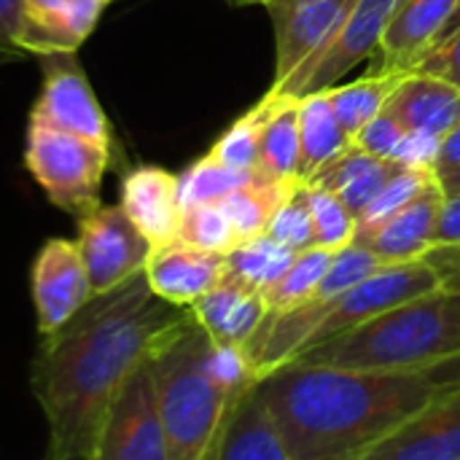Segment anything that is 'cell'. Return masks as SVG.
<instances>
[{"label":"cell","instance_id":"7402d4cb","mask_svg":"<svg viewBox=\"0 0 460 460\" xmlns=\"http://www.w3.org/2000/svg\"><path fill=\"white\" fill-rule=\"evenodd\" d=\"M259 129V175L272 183H299V100L264 97Z\"/></svg>","mask_w":460,"mask_h":460},{"label":"cell","instance_id":"f1b7e54d","mask_svg":"<svg viewBox=\"0 0 460 460\" xmlns=\"http://www.w3.org/2000/svg\"><path fill=\"white\" fill-rule=\"evenodd\" d=\"M256 172H243L234 167H226L224 162L213 159L210 154L194 162L181 178V208L189 205H205V202H221L234 189L251 183Z\"/></svg>","mask_w":460,"mask_h":460},{"label":"cell","instance_id":"d590c367","mask_svg":"<svg viewBox=\"0 0 460 460\" xmlns=\"http://www.w3.org/2000/svg\"><path fill=\"white\" fill-rule=\"evenodd\" d=\"M407 137V129L399 124V119H394L385 108L353 137V146L361 148L369 156L377 159H394L402 140Z\"/></svg>","mask_w":460,"mask_h":460},{"label":"cell","instance_id":"3957f363","mask_svg":"<svg viewBox=\"0 0 460 460\" xmlns=\"http://www.w3.org/2000/svg\"><path fill=\"white\" fill-rule=\"evenodd\" d=\"M460 358V299L426 294L302 350L294 364L353 372H418Z\"/></svg>","mask_w":460,"mask_h":460},{"label":"cell","instance_id":"ee69618b","mask_svg":"<svg viewBox=\"0 0 460 460\" xmlns=\"http://www.w3.org/2000/svg\"><path fill=\"white\" fill-rule=\"evenodd\" d=\"M456 32H460V3H458V8L453 11V16H450V22L445 24V30H442V35H439V40L437 43H442V40H447V38H453ZM434 43V46H437Z\"/></svg>","mask_w":460,"mask_h":460},{"label":"cell","instance_id":"bcb514c9","mask_svg":"<svg viewBox=\"0 0 460 460\" xmlns=\"http://www.w3.org/2000/svg\"><path fill=\"white\" fill-rule=\"evenodd\" d=\"M111 3H113V0H111Z\"/></svg>","mask_w":460,"mask_h":460},{"label":"cell","instance_id":"9c48e42d","mask_svg":"<svg viewBox=\"0 0 460 460\" xmlns=\"http://www.w3.org/2000/svg\"><path fill=\"white\" fill-rule=\"evenodd\" d=\"M43 86L32 105L30 124H43L111 148V124L100 108L75 51L43 54Z\"/></svg>","mask_w":460,"mask_h":460},{"label":"cell","instance_id":"5bb4252c","mask_svg":"<svg viewBox=\"0 0 460 460\" xmlns=\"http://www.w3.org/2000/svg\"><path fill=\"white\" fill-rule=\"evenodd\" d=\"M143 272L159 299L175 307H191L224 280L226 256L172 240L151 251Z\"/></svg>","mask_w":460,"mask_h":460},{"label":"cell","instance_id":"f546056e","mask_svg":"<svg viewBox=\"0 0 460 460\" xmlns=\"http://www.w3.org/2000/svg\"><path fill=\"white\" fill-rule=\"evenodd\" d=\"M178 240L210 253H229L240 245L226 213L221 210L218 202H205V205H189L181 213V226H178Z\"/></svg>","mask_w":460,"mask_h":460},{"label":"cell","instance_id":"6da1fadb","mask_svg":"<svg viewBox=\"0 0 460 460\" xmlns=\"http://www.w3.org/2000/svg\"><path fill=\"white\" fill-rule=\"evenodd\" d=\"M186 313L159 299L140 272L38 340L30 388L49 431L43 460H92L119 391Z\"/></svg>","mask_w":460,"mask_h":460},{"label":"cell","instance_id":"d6986e66","mask_svg":"<svg viewBox=\"0 0 460 460\" xmlns=\"http://www.w3.org/2000/svg\"><path fill=\"white\" fill-rule=\"evenodd\" d=\"M385 111L399 119L407 132L442 140L458 121L460 89L426 73H407L388 97Z\"/></svg>","mask_w":460,"mask_h":460},{"label":"cell","instance_id":"5b68a950","mask_svg":"<svg viewBox=\"0 0 460 460\" xmlns=\"http://www.w3.org/2000/svg\"><path fill=\"white\" fill-rule=\"evenodd\" d=\"M111 148L92 140L30 124L24 164L46 197L78 221L94 213L100 202V183L108 167Z\"/></svg>","mask_w":460,"mask_h":460},{"label":"cell","instance_id":"cb8c5ba5","mask_svg":"<svg viewBox=\"0 0 460 460\" xmlns=\"http://www.w3.org/2000/svg\"><path fill=\"white\" fill-rule=\"evenodd\" d=\"M213 460H288L253 388L232 407Z\"/></svg>","mask_w":460,"mask_h":460},{"label":"cell","instance_id":"83f0119b","mask_svg":"<svg viewBox=\"0 0 460 460\" xmlns=\"http://www.w3.org/2000/svg\"><path fill=\"white\" fill-rule=\"evenodd\" d=\"M332 251H323V248H310V251H302L296 253L294 264L288 267V272L272 286L267 288L261 296L267 302L270 310L275 313H283V310H291L307 299H313L315 288L321 286L329 264H332Z\"/></svg>","mask_w":460,"mask_h":460},{"label":"cell","instance_id":"7dc6e473","mask_svg":"<svg viewBox=\"0 0 460 460\" xmlns=\"http://www.w3.org/2000/svg\"><path fill=\"white\" fill-rule=\"evenodd\" d=\"M458 299H460V296H458Z\"/></svg>","mask_w":460,"mask_h":460},{"label":"cell","instance_id":"7c38bea8","mask_svg":"<svg viewBox=\"0 0 460 460\" xmlns=\"http://www.w3.org/2000/svg\"><path fill=\"white\" fill-rule=\"evenodd\" d=\"M30 291L40 337L62 329L94 296L75 240L51 237L43 243L32 261Z\"/></svg>","mask_w":460,"mask_h":460},{"label":"cell","instance_id":"484cf974","mask_svg":"<svg viewBox=\"0 0 460 460\" xmlns=\"http://www.w3.org/2000/svg\"><path fill=\"white\" fill-rule=\"evenodd\" d=\"M294 186L296 183H272V181L256 175L251 183L226 194L218 205L226 213L237 240L245 243V240L261 237L267 232L270 218L275 216V210L291 194Z\"/></svg>","mask_w":460,"mask_h":460},{"label":"cell","instance_id":"d6a6232c","mask_svg":"<svg viewBox=\"0 0 460 460\" xmlns=\"http://www.w3.org/2000/svg\"><path fill=\"white\" fill-rule=\"evenodd\" d=\"M264 234L270 240L291 248L294 253L315 248V229H313L310 199H307V186L305 183H296L291 189V194L280 202V208L270 218Z\"/></svg>","mask_w":460,"mask_h":460},{"label":"cell","instance_id":"277c9868","mask_svg":"<svg viewBox=\"0 0 460 460\" xmlns=\"http://www.w3.org/2000/svg\"><path fill=\"white\" fill-rule=\"evenodd\" d=\"M210 337L189 310L148 356L170 460H213L237 404L210 375Z\"/></svg>","mask_w":460,"mask_h":460},{"label":"cell","instance_id":"603a6c76","mask_svg":"<svg viewBox=\"0 0 460 460\" xmlns=\"http://www.w3.org/2000/svg\"><path fill=\"white\" fill-rule=\"evenodd\" d=\"M353 146V137L340 127L329 94H307L299 100V183H310L332 159L345 154Z\"/></svg>","mask_w":460,"mask_h":460},{"label":"cell","instance_id":"9a60e30c","mask_svg":"<svg viewBox=\"0 0 460 460\" xmlns=\"http://www.w3.org/2000/svg\"><path fill=\"white\" fill-rule=\"evenodd\" d=\"M358 460H460V388L429 404Z\"/></svg>","mask_w":460,"mask_h":460},{"label":"cell","instance_id":"836d02e7","mask_svg":"<svg viewBox=\"0 0 460 460\" xmlns=\"http://www.w3.org/2000/svg\"><path fill=\"white\" fill-rule=\"evenodd\" d=\"M264 119V102L253 105L243 119H237L210 148V156L226 167L259 175V129Z\"/></svg>","mask_w":460,"mask_h":460},{"label":"cell","instance_id":"7bdbcfd3","mask_svg":"<svg viewBox=\"0 0 460 460\" xmlns=\"http://www.w3.org/2000/svg\"><path fill=\"white\" fill-rule=\"evenodd\" d=\"M442 189H445V197H453V194H460V167L450 170L447 175L439 178Z\"/></svg>","mask_w":460,"mask_h":460},{"label":"cell","instance_id":"ab89813d","mask_svg":"<svg viewBox=\"0 0 460 460\" xmlns=\"http://www.w3.org/2000/svg\"><path fill=\"white\" fill-rule=\"evenodd\" d=\"M439 143H442L439 137L407 132V137L402 140L394 162H399L404 167H429V170H434V162H437V154H439Z\"/></svg>","mask_w":460,"mask_h":460},{"label":"cell","instance_id":"ffe728a7","mask_svg":"<svg viewBox=\"0 0 460 460\" xmlns=\"http://www.w3.org/2000/svg\"><path fill=\"white\" fill-rule=\"evenodd\" d=\"M191 315L205 329L210 342L216 345H240L245 348L251 337L264 323L270 307L261 294L224 278L213 291H208L202 299H197L191 307Z\"/></svg>","mask_w":460,"mask_h":460},{"label":"cell","instance_id":"74e56055","mask_svg":"<svg viewBox=\"0 0 460 460\" xmlns=\"http://www.w3.org/2000/svg\"><path fill=\"white\" fill-rule=\"evenodd\" d=\"M423 261L434 270L439 280V291L460 296V243H439L434 245Z\"/></svg>","mask_w":460,"mask_h":460},{"label":"cell","instance_id":"2e32d148","mask_svg":"<svg viewBox=\"0 0 460 460\" xmlns=\"http://www.w3.org/2000/svg\"><path fill=\"white\" fill-rule=\"evenodd\" d=\"M119 205L154 248L178 240L183 213L178 175L154 164L135 167L121 181Z\"/></svg>","mask_w":460,"mask_h":460},{"label":"cell","instance_id":"f6af8a7d","mask_svg":"<svg viewBox=\"0 0 460 460\" xmlns=\"http://www.w3.org/2000/svg\"><path fill=\"white\" fill-rule=\"evenodd\" d=\"M229 5H264L267 0H226Z\"/></svg>","mask_w":460,"mask_h":460},{"label":"cell","instance_id":"8992f818","mask_svg":"<svg viewBox=\"0 0 460 460\" xmlns=\"http://www.w3.org/2000/svg\"><path fill=\"white\" fill-rule=\"evenodd\" d=\"M402 0H356L350 16L340 27V32L288 81L272 86L270 97H294L302 100L307 94L329 92L348 75L358 62L380 51L383 32Z\"/></svg>","mask_w":460,"mask_h":460},{"label":"cell","instance_id":"44dd1931","mask_svg":"<svg viewBox=\"0 0 460 460\" xmlns=\"http://www.w3.org/2000/svg\"><path fill=\"white\" fill-rule=\"evenodd\" d=\"M402 167L404 164H399L394 159H377V156H369L361 148L350 146L345 154L332 159L307 186L326 189V191L337 194L358 224L364 210L375 202V197L385 189V183Z\"/></svg>","mask_w":460,"mask_h":460},{"label":"cell","instance_id":"8fae6325","mask_svg":"<svg viewBox=\"0 0 460 460\" xmlns=\"http://www.w3.org/2000/svg\"><path fill=\"white\" fill-rule=\"evenodd\" d=\"M356 0H267L275 30V81L280 86L307 65L345 24Z\"/></svg>","mask_w":460,"mask_h":460},{"label":"cell","instance_id":"ba28073f","mask_svg":"<svg viewBox=\"0 0 460 460\" xmlns=\"http://www.w3.org/2000/svg\"><path fill=\"white\" fill-rule=\"evenodd\" d=\"M434 291H439V280L423 259L402 261V264H383L377 272H372L367 280H361L358 286H353L350 291H345L329 305L326 318L315 329L307 348L326 342L348 329H356L358 323L380 313H388L404 302L420 299Z\"/></svg>","mask_w":460,"mask_h":460},{"label":"cell","instance_id":"60d3db41","mask_svg":"<svg viewBox=\"0 0 460 460\" xmlns=\"http://www.w3.org/2000/svg\"><path fill=\"white\" fill-rule=\"evenodd\" d=\"M456 167H460V116L458 121L453 124V129L439 143V154H437V162H434V175L442 178Z\"/></svg>","mask_w":460,"mask_h":460},{"label":"cell","instance_id":"7a4b0ae2","mask_svg":"<svg viewBox=\"0 0 460 460\" xmlns=\"http://www.w3.org/2000/svg\"><path fill=\"white\" fill-rule=\"evenodd\" d=\"M460 388V358L418 372L283 364L253 385L288 460H358Z\"/></svg>","mask_w":460,"mask_h":460},{"label":"cell","instance_id":"4316f807","mask_svg":"<svg viewBox=\"0 0 460 460\" xmlns=\"http://www.w3.org/2000/svg\"><path fill=\"white\" fill-rule=\"evenodd\" d=\"M294 259H296V253L291 248L261 234V237L240 243L234 251L226 253V275L224 278H229L256 294H264L288 272Z\"/></svg>","mask_w":460,"mask_h":460},{"label":"cell","instance_id":"4fadbf2b","mask_svg":"<svg viewBox=\"0 0 460 460\" xmlns=\"http://www.w3.org/2000/svg\"><path fill=\"white\" fill-rule=\"evenodd\" d=\"M445 205V189L439 178L423 189L412 202L396 210L372 232L356 234V245L369 248L383 264H402L423 259L437 245V226Z\"/></svg>","mask_w":460,"mask_h":460},{"label":"cell","instance_id":"ac0fdd59","mask_svg":"<svg viewBox=\"0 0 460 460\" xmlns=\"http://www.w3.org/2000/svg\"><path fill=\"white\" fill-rule=\"evenodd\" d=\"M460 0H402L380 40V73H412L434 49Z\"/></svg>","mask_w":460,"mask_h":460},{"label":"cell","instance_id":"8d00e7d4","mask_svg":"<svg viewBox=\"0 0 460 460\" xmlns=\"http://www.w3.org/2000/svg\"><path fill=\"white\" fill-rule=\"evenodd\" d=\"M412 73H426V75L442 78V81L460 89V32H456L453 38H447L442 43H437L434 49H429L418 59Z\"/></svg>","mask_w":460,"mask_h":460},{"label":"cell","instance_id":"52a82bcc","mask_svg":"<svg viewBox=\"0 0 460 460\" xmlns=\"http://www.w3.org/2000/svg\"><path fill=\"white\" fill-rule=\"evenodd\" d=\"M92 460H170L151 358L132 372L111 404Z\"/></svg>","mask_w":460,"mask_h":460},{"label":"cell","instance_id":"b9f144b4","mask_svg":"<svg viewBox=\"0 0 460 460\" xmlns=\"http://www.w3.org/2000/svg\"><path fill=\"white\" fill-rule=\"evenodd\" d=\"M439 243H460V194L445 197L437 226V245Z\"/></svg>","mask_w":460,"mask_h":460},{"label":"cell","instance_id":"e575fe53","mask_svg":"<svg viewBox=\"0 0 460 460\" xmlns=\"http://www.w3.org/2000/svg\"><path fill=\"white\" fill-rule=\"evenodd\" d=\"M380 267H383V261L369 248L350 243L348 248H342V251H337L332 256V264H329L321 286L315 288L313 299H318V302H334L337 296H342L345 291H350L353 286H358L361 280H367Z\"/></svg>","mask_w":460,"mask_h":460},{"label":"cell","instance_id":"1f68e13d","mask_svg":"<svg viewBox=\"0 0 460 460\" xmlns=\"http://www.w3.org/2000/svg\"><path fill=\"white\" fill-rule=\"evenodd\" d=\"M437 181L434 170L429 167H402L388 183L385 189L375 197V202L364 210V216L358 218V229L356 234L372 232L375 226H380L385 218H391L396 210H402L407 202H412L423 189H429Z\"/></svg>","mask_w":460,"mask_h":460},{"label":"cell","instance_id":"4dcf8cb0","mask_svg":"<svg viewBox=\"0 0 460 460\" xmlns=\"http://www.w3.org/2000/svg\"><path fill=\"white\" fill-rule=\"evenodd\" d=\"M307 199H310V216H313V229H315V248L323 251H342L356 240V218L353 213L345 208V202L326 191V189H315L307 186Z\"/></svg>","mask_w":460,"mask_h":460},{"label":"cell","instance_id":"e0dca14e","mask_svg":"<svg viewBox=\"0 0 460 460\" xmlns=\"http://www.w3.org/2000/svg\"><path fill=\"white\" fill-rule=\"evenodd\" d=\"M111 0H22V51L70 54L97 27Z\"/></svg>","mask_w":460,"mask_h":460},{"label":"cell","instance_id":"f35d334b","mask_svg":"<svg viewBox=\"0 0 460 460\" xmlns=\"http://www.w3.org/2000/svg\"><path fill=\"white\" fill-rule=\"evenodd\" d=\"M24 32V8L22 0H0V57H19Z\"/></svg>","mask_w":460,"mask_h":460},{"label":"cell","instance_id":"30bf717a","mask_svg":"<svg viewBox=\"0 0 460 460\" xmlns=\"http://www.w3.org/2000/svg\"><path fill=\"white\" fill-rule=\"evenodd\" d=\"M75 245L84 256L94 296L140 275L154 251L121 205H100L94 213L84 216L78 221Z\"/></svg>","mask_w":460,"mask_h":460},{"label":"cell","instance_id":"d4e9b609","mask_svg":"<svg viewBox=\"0 0 460 460\" xmlns=\"http://www.w3.org/2000/svg\"><path fill=\"white\" fill-rule=\"evenodd\" d=\"M407 73H369L348 86H334L329 89V105L340 121V127L356 137L388 102L394 89L402 84Z\"/></svg>","mask_w":460,"mask_h":460}]
</instances>
